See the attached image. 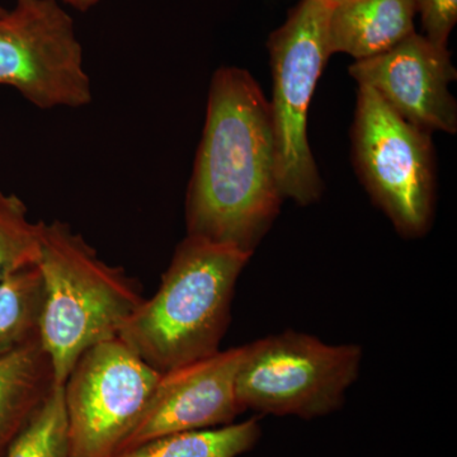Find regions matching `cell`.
Returning <instances> with one entry per match:
<instances>
[{
	"mask_svg": "<svg viewBox=\"0 0 457 457\" xmlns=\"http://www.w3.org/2000/svg\"><path fill=\"white\" fill-rule=\"evenodd\" d=\"M352 158L361 183L400 236L428 233L435 216L431 134L405 121L366 86L357 90Z\"/></svg>",
	"mask_w": 457,
	"mask_h": 457,
	"instance_id": "5",
	"label": "cell"
},
{
	"mask_svg": "<svg viewBox=\"0 0 457 457\" xmlns=\"http://www.w3.org/2000/svg\"><path fill=\"white\" fill-rule=\"evenodd\" d=\"M261 437L257 418L240 423L174 433L137 445L111 457H239Z\"/></svg>",
	"mask_w": 457,
	"mask_h": 457,
	"instance_id": "13",
	"label": "cell"
},
{
	"mask_svg": "<svg viewBox=\"0 0 457 457\" xmlns=\"http://www.w3.org/2000/svg\"><path fill=\"white\" fill-rule=\"evenodd\" d=\"M327 0H300L267 41L272 73L269 101L279 189L300 206L318 203L323 180L308 139V113L329 56Z\"/></svg>",
	"mask_w": 457,
	"mask_h": 457,
	"instance_id": "4",
	"label": "cell"
},
{
	"mask_svg": "<svg viewBox=\"0 0 457 457\" xmlns=\"http://www.w3.org/2000/svg\"><path fill=\"white\" fill-rule=\"evenodd\" d=\"M37 266L44 282L40 339L62 386L82 353L119 337L145 297L137 278L102 260L68 222L42 221Z\"/></svg>",
	"mask_w": 457,
	"mask_h": 457,
	"instance_id": "3",
	"label": "cell"
},
{
	"mask_svg": "<svg viewBox=\"0 0 457 457\" xmlns=\"http://www.w3.org/2000/svg\"><path fill=\"white\" fill-rule=\"evenodd\" d=\"M5 12H7V9H4L0 5V17L3 16V14H5Z\"/></svg>",
	"mask_w": 457,
	"mask_h": 457,
	"instance_id": "20",
	"label": "cell"
},
{
	"mask_svg": "<svg viewBox=\"0 0 457 457\" xmlns=\"http://www.w3.org/2000/svg\"><path fill=\"white\" fill-rule=\"evenodd\" d=\"M41 228L17 195L0 191V282L38 263Z\"/></svg>",
	"mask_w": 457,
	"mask_h": 457,
	"instance_id": "16",
	"label": "cell"
},
{
	"mask_svg": "<svg viewBox=\"0 0 457 457\" xmlns=\"http://www.w3.org/2000/svg\"><path fill=\"white\" fill-rule=\"evenodd\" d=\"M252 255L186 236L158 291L144 299L119 338L161 374L219 352L237 278Z\"/></svg>",
	"mask_w": 457,
	"mask_h": 457,
	"instance_id": "2",
	"label": "cell"
},
{
	"mask_svg": "<svg viewBox=\"0 0 457 457\" xmlns=\"http://www.w3.org/2000/svg\"><path fill=\"white\" fill-rule=\"evenodd\" d=\"M44 282L37 264L0 282V357L40 337Z\"/></svg>",
	"mask_w": 457,
	"mask_h": 457,
	"instance_id": "14",
	"label": "cell"
},
{
	"mask_svg": "<svg viewBox=\"0 0 457 457\" xmlns=\"http://www.w3.org/2000/svg\"><path fill=\"white\" fill-rule=\"evenodd\" d=\"M350 75L420 130L456 134L457 104L449 87L457 71L447 47L414 32L386 53L357 60Z\"/></svg>",
	"mask_w": 457,
	"mask_h": 457,
	"instance_id": "9",
	"label": "cell"
},
{
	"mask_svg": "<svg viewBox=\"0 0 457 457\" xmlns=\"http://www.w3.org/2000/svg\"><path fill=\"white\" fill-rule=\"evenodd\" d=\"M55 386L40 337L0 357V457Z\"/></svg>",
	"mask_w": 457,
	"mask_h": 457,
	"instance_id": "12",
	"label": "cell"
},
{
	"mask_svg": "<svg viewBox=\"0 0 457 457\" xmlns=\"http://www.w3.org/2000/svg\"><path fill=\"white\" fill-rule=\"evenodd\" d=\"M243 347L236 378L242 411L303 420L341 408L362 361L360 345H328L294 330Z\"/></svg>",
	"mask_w": 457,
	"mask_h": 457,
	"instance_id": "6",
	"label": "cell"
},
{
	"mask_svg": "<svg viewBox=\"0 0 457 457\" xmlns=\"http://www.w3.org/2000/svg\"><path fill=\"white\" fill-rule=\"evenodd\" d=\"M422 17L425 37L438 47H447L457 21V0H413Z\"/></svg>",
	"mask_w": 457,
	"mask_h": 457,
	"instance_id": "17",
	"label": "cell"
},
{
	"mask_svg": "<svg viewBox=\"0 0 457 457\" xmlns=\"http://www.w3.org/2000/svg\"><path fill=\"white\" fill-rule=\"evenodd\" d=\"M329 4H336V3L343 2V0H327Z\"/></svg>",
	"mask_w": 457,
	"mask_h": 457,
	"instance_id": "19",
	"label": "cell"
},
{
	"mask_svg": "<svg viewBox=\"0 0 457 457\" xmlns=\"http://www.w3.org/2000/svg\"><path fill=\"white\" fill-rule=\"evenodd\" d=\"M3 457H71L62 386L54 387Z\"/></svg>",
	"mask_w": 457,
	"mask_h": 457,
	"instance_id": "15",
	"label": "cell"
},
{
	"mask_svg": "<svg viewBox=\"0 0 457 457\" xmlns=\"http://www.w3.org/2000/svg\"><path fill=\"white\" fill-rule=\"evenodd\" d=\"M413 0H343L330 5V53L365 60L393 49L414 33Z\"/></svg>",
	"mask_w": 457,
	"mask_h": 457,
	"instance_id": "11",
	"label": "cell"
},
{
	"mask_svg": "<svg viewBox=\"0 0 457 457\" xmlns=\"http://www.w3.org/2000/svg\"><path fill=\"white\" fill-rule=\"evenodd\" d=\"M119 337L88 348L64 385L71 457H111L161 380Z\"/></svg>",
	"mask_w": 457,
	"mask_h": 457,
	"instance_id": "8",
	"label": "cell"
},
{
	"mask_svg": "<svg viewBox=\"0 0 457 457\" xmlns=\"http://www.w3.org/2000/svg\"><path fill=\"white\" fill-rule=\"evenodd\" d=\"M0 86L42 111L92 104L82 42L57 0H17L0 17Z\"/></svg>",
	"mask_w": 457,
	"mask_h": 457,
	"instance_id": "7",
	"label": "cell"
},
{
	"mask_svg": "<svg viewBox=\"0 0 457 457\" xmlns=\"http://www.w3.org/2000/svg\"><path fill=\"white\" fill-rule=\"evenodd\" d=\"M284 200L269 99L245 69L221 66L186 195L187 236L252 255Z\"/></svg>",
	"mask_w": 457,
	"mask_h": 457,
	"instance_id": "1",
	"label": "cell"
},
{
	"mask_svg": "<svg viewBox=\"0 0 457 457\" xmlns=\"http://www.w3.org/2000/svg\"><path fill=\"white\" fill-rule=\"evenodd\" d=\"M62 2L71 5V7L77 9V11L88 12L89 9L96 7V5H97L98 3H101L102 0H62Z\"/></svg>",
	"mask_w": 457,
	"mask_h": 457,
	"instance_id": "18",
	"label": "cell"
},
{
	"mask_svg": "<svg viewBox=\"0 0 457 457\" xmlns=\"http://www.w3.org/2000/svg\"><path fill=\"white\" fill-rule=\"evenodd\" d=\"M243 351V345L219 351L162 374L145 411L114 453L163 436L233 423L243 413L236 393Z\"/></svg>",
	"mask_w": 457,
	"mask_h": 457,
	"instance_id": "10",
	"label": "cell"
}]
</instances>
